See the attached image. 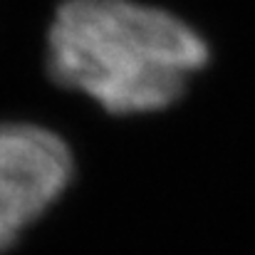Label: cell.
I'll return each mask as SVG.
<instances>
[{
	"mask_svg": "<svg viewBox=\"0 0 255 255\" xmlns=\"http://www.w3.org/2000/svg\"><path fill=\"white\" fill-rule=\"evenodd\" d=\"M206 60L193 27L134 0H65L47 32L52 80L112 114L166 109Z\"/></svg>",
	"mask_w": 255,
	"mask_h": 255,
	"instance_id": "6da1fadb",
	"label": "cell"
},
{
	"mask_svg": "<svg viewBox=\"0 0 255 255\" xmlns=\"http://www.w3.org/2000/svg\"><path fill=\"white\" fill-rule=\"evenodd\" d=\"M72 166V154L55 131L0 124V253L60 198Z\"/></svg>",
	"mask_w": 255,
	"mask_h": 255,
	"instance_id": "7a4b0ae2",
	"label": "cell"
}]
</instances>
